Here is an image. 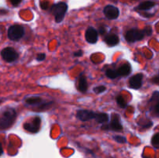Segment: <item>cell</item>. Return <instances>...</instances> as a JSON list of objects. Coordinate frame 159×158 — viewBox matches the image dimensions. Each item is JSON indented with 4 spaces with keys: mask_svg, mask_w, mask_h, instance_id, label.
<instances>
[{
    "mask_svg": "<svg viewBox=\"0 0 159 158\" xmlns=\"http://www.w3.org/2000/svg\"><path fill=\"white\" fill-rule=\"evenodd\" d=\"M109 158H113V157H109Z\"/></svg>",
    "mask_w": 159,
    "mask_h": 158,
    "instance_id": "1f68e13d",
    "label": "cell"
},
{
    "mask_svg": "<svg viewBox=\"0 0 159 158\" xmlns=\"http://www.w3.org/2000/svg\"><path fill=\"white\" fill-rule=\"evenodd\" d=\"M3 153V150H2V144L0 143V156H1L2 154Z\"/></svg>",
    "mask_w": 159,
    "mask_h": 158,
    "instance_id": "f546056e",
    "label": "cell"
},
{
    "mask_svg": "<svg viewBox=\"0 0 159 158\" xmlns=\"http://www.w3.org/2000/svg\"><path fill=\"white\" fill-rule=\"evenodd\" d=\"M85 40L89 43H96L98 40V33L93 27H89L85 32Z\"/></svg>",
    "mask_w": 159,
    "mask_h": 158,
    "instance_id": "8fae6325",
    "label": "cell"
},
{
    "mask_svg": "<svg viewBox=\"0 0 159 158\" xmlns=\"http://www.w3.org/2000/svg\"><path fill=\"white\" fill-rule=\"evenodd\" d=\"M116 102H117L118 105L122 108H126V106H127V102H126L125 99L121 95H118L116 97Z\"/></svg>",
    "mask_w": 159,
    "mask_h": 158,
    "instance_id": "d6986e66",
    "label": "cell"
},
{
    "mask_svg": "<svg viewBox=\"0 0 159 158\" xmlns=\"http://www.w3.org/2000/svg\"><path fill=\"white\" fill-rule=\"evenodd\" d=\"M113 139L118 143H124L127 142V139H126L125 137L120 136H113Z\"/></svg>",
    "mask_w": 159,
    "mask_h": 158,
    "instance_id": "603a6c76",
    "label": "cell"
},
{
    "mask_svg": "<svg viewBox=\"0 0 159 158\" xmlns=\"http://www.w3.org/2000/svg\"><path fill=\"white\" fill-rule=\"evenodd\" d=\"M99 33H100V34H104L106 33V29L104 27H100L99 28Z\"/></svg>",
    "mask_w": 159,
    "mask_h": 158,
    "instance_id": "f1b7e54d",
    "label": "cell"
},
{
    "mask_svg": "<svg viewBox=\"0 0 159 158\" xmlns=\"http://www.w3.org/2000/svg\"><path fill=\"white\" fill-rule=\"evenodd\" d=\"M25 102L28 105H38V104L41 103L42 99L40 97H38V96H33V97H30L26 99Z\"/></svg>",
    "mask_w": 159,
    "mask_h": 158,
    "instance_id": "e0dca14e",
    "label": "cell"
},
{
    "mask_svg": "<svg viewBox=\"0 0 159 158\" xmlns=\"http://www.w3.org/2000/svg\"><path fill=\"white\" fill-rule=\"evenodd\" d=\"M153 103L154 104H153V107H152V108H153L154 112H155V113L156 116H159V99L158 101H156V102H153Z\"/></svg>",
    "mask_w": 159,
    "mask_h": 158,
    "instance_id": "7402d4cb",
    "label": "cell"
},
{
    "mask_svg": "<svg viewBox=\"0 0 159 158\" xmlns=\"http://www.w3.org/2000/svg\"><path fill=\"white\" fill-rule=\"evenodd\" d=\"M144 30H140L138 29H131L126 33L125 38L129 43H134L135 41L141 40L144 39Z\"/></svg>",
    "mask_w": 159,
    "mask_h": 158,
    "instance_id": "5b68a950",
    "label": "cell"
},
{
    "mask_svg": "<svg viewBox=\"0 0 159 158\" xmlns=\"http://www.w3.org/2000/svg\"><path fill=\"white\" fill-rule=\"evenodd\" d=\"M103 12L106 17L109 20H115L120 15L119 9L115 7V6H111V5H108V6H106L103 9Z\"/></svg>",
    "mask_w": 159,
    "mask_h": 158,
    "instance_id": "ba28073f",
    "label": "cell"
},
{
    "mask_svg": "<svg viewBox=\"0 0 159 158\" xmlns=\"http://www.w3.org/2000/svg\"><path fill=\"white\" fill-rule=\"evenodd\" d=\"M152 143L155 147L159 148V133L154 135L152 139Z\"/></svg>",
    "mask_w": 159,
    "mask_h": 158,
    "instance_id": "ffe728a7",
    "label": "cell"
},
{
    "mask_svg": "<svg viewBox=\"0 0 159 158\" xmlns=\"http://www.w3.org/2000/svg\"><path fill=\"white\" fill-rule=\"evenodd\" d=\"M102 129L113 130V131H121L123 126L120 123V119L119 115L113 114L112 116L111 122L110 123H104L102 126Z\"/></svg>",
    "mask_w": 159,
    "mask_h": 158,
    "instance_id": "3957f363",
    "label": "cell"
},
{
    "mask_svg": "<svg viewBox=\"0 0 159 158\" xmlns=\"http://www.w3.org/2000/svg\"><path fill=\"white\" fill-rule=\"evenodd\" d=\"M119 37L115 33H109L107 34L105 37V42L107 43V44L108 45V46H116V44L119 43Z\"/></svg>",
    "mask_w": 159,
    "mask_h": 158,
    "instance_id": "7c38bea8",
    "label": "cell"
},
{
    "mask_svg": "<svg viewBox=\"0 0 159 158\" xmlns=\"http://www.w3.org/2000/svg\"><path fill=\"white\" fill-rule=\"evenodd\" d=\"M16 117L15 109L6 108L0 111V129H6L13 124Z\"/></svg>",
    "mask_w": 159,
    "mask_h": 158,
    "instance_id": "6da1fadb",
    "label": "cell"
},
{
    "mask_svg": "<svg viewBox=\"0 0 159 158\" xmlns=\"http://www.w3.org/2000/svg\"><path fill=\"white\" fill-rule=\"evenodd\" d=\"M40 122H41V119H40V117L37 116L31 122H26L23 125V128L26 131L30 132V133H37V132L39 131V129H40Z\"/></svg>",
    "mask_w": 159,
    "mask_h": 158,
    "instance_id": "52a82bcc",
    "label": "cell"
},
{
    "mask_svg": "<svg viewBox=\"0 0 159 158\" xmlns=\"http://www.w3.org/2000/svg\"><path fill=\"white\" fill-rule=\"evenodd\" d=\"M155 6V3L152 1H145L144 2H141L139 6H138V9L139 10H148L152 9V7Z\"/></svg>",
    "mask_w": 159,
    "mask_h": 158,
    "instance_id": "2e32d148",
    "label": "cell"
},
{
    "mask_svg": "<svg viewBox=\"0 0 159 158\" xmlns=\"http://www.w3.org/2000/svg\"><path fill=\"white\" fill-rule=\"evenodd\" d=\"M95 120L97 122H99V123H107L109 121V116L107 113H96V117H95Z\"/></svg>",
    "mask_w": 159,
    "mask_h": 158,
    "instance_id": "9a60e30c",
    "label": "cell"
},
{
    "mask_svg": "<svg viewBox=\"0 0 159 158\" xmlns=\"http://www.w3.org/2000/svg\"><path fill=\"white\" fill-rule=\"evenodd\" d=\"M21 1L22 0H10L11 3H12V6H18V5L21 2Z\"/></svg>",
    "mask_w": 159,
    "mask_h": 158,
    "instance_id": "484cf974",
    "label": "cell"
},
{
    "mask_svg": "<svg viewBox=\"0 0 159 158\" xmlns=\"http://www.w3.org/2000/svg\"><path fill=\"white\" fill-rule=\"evenodd\" d=\"M152 82L155 84H157V85H159V75H157L155 76V77H154L153 78H152Z\"/></svg>",
    "mask_w": 159,
    "mask_h": 158,
    "instance_id": "4316f807",
    "label": "cell"
},
{
    "mask_svg": "<svg viewBox=\"0 0 159 158\" xmlns=\"http://www.w3.org/2000/svg\"><path fill=\"white\" fill-rule=\"evenodd\" d=\"M67 10H68V5L65 2H59L53 5L51 9V12L54 15L55 21L57 23H60L64 20Z\"/></svg>",
    "mask_w": 159,
    "mask_h": 158,
    "instance_id": "7a4b0ae2",
    "label": "cell"
},
{
    "mask_svg": "<svg viewBox=\"0 0 159 158\" xmlns=\"http://www.w3.org/2000/svg\"><path fill=\"white\" fill-rule=\"evenodd\" d=\"M45 58H46V55H45V54H43V53H40V54H39L37 56V60H39V61H42V60H44Z\"/></svg>",
    "mask_w": 159,
    "mask_h": 158,
    "instance_id": "d4e9b609",
    "label": "cell"
},
{
    "mask_svg": "<svg viewBox=\"0 0 159 158\" xmlns=\"http://www.w3.org/2000/svg\"><path fill=\"white\" fill-rule=\"evenodd\" d=\"M117 72L119 76H127L131 72V67L129 64H124L118 68Z\"/></svg>",
    "mask_w": 159,
    "mask_h": 158,
    "instance_id": "5bb4252c",
    "label": "cell"
},
{
    "mask_svg": "<svg viewBox=\"0 0 159 158\" xmlns=\"http://www.w3.org/2000/svg\"><path fill=\"white\" fill-rule=\"evenodd\" d=\"M143 81V74H138L134 75L133 77H130L129 81V87L133 89H138L142 85Z\"/></svg>",
    "mask_w": 159,
    "mask_h": 158,
    "instance_id": "30bf717a",
    "label": "cell"
},
{
    "mask_svg": "<svg viewBox=\"0 0 159 158\" xmlns=\"http://www.w3.org/2000/svg\"><path fill=\"white\" fill-rule=\"evenodd\" d=\"M82 54H83V52H82V50L76 51V52L74 53V56H75V57H80V56H82Z\"/></svg>",
    "mask_w": 159,
    "mask_h": 158,
    "instance_id": "83f0119b",
    "label": "cell"
},
{
    "mask_svg": "<svg viewBox=\"0 0 159 158\" xmlns=\"http://www.w3.org/2000/svg\"><path fill=\"white\" fill-rule=\"evenodd\" d=\"M106 89H107V88H106L105 86L100 85V86H97L96 87V88H93V91H94L95 93H96V94H99V93L103 92Z\"/></svg>",
    "mask_w": 159,
    "mask_h": 158,
    "instance_id": "44dd1931",
    "label": "cell"
},
{
    "mask_svg": "<svg viewBox=\"0 0 159 158\" xmlns=\"http://www.w3.org/2000/svg\"><path fill=\"white\" fill-rule=\"evenodd\" d=\"M78 89L81 92H85L88 89V83H87L86 77L84 75L79 76V79H78Z\"/></svg>",
    "mask_w": 159,
    "mask_h": 158,
    "instance_id": "4fadbf2b",
    "label": "cell"
},
{
    "mask_svg": "<svg viewBox=\"0 0 159 158\" xmlns=\"http://www.w3.org/2000/svg\"><path fill=\"white\" fill-rule=\"evenodd\" d=\"M2 57L6 62L15 61L19 57V54L12 47H6L2 50Z\"/></svg>",
    "mask_w": 159,
    "mask_h": 158,
    "instance_id": "8992f818",
    "label": "cell"
},
{
    "mask_svg": "<svg viewBox=\"0 0 159 158\" xmlns=\"http://www.w3.org/2000/svg\"><path fill=\"white\" fill-rule=\"evenodd\" d=\"M1 102H2V101H1V100H0V103H1Z\"/></svg>",
    "mask_w": 159,
    "mask_h": 158,
    "instance_id": "4dcf8cb0",
    "label": "cell"
},
{
    "mask_svg": "<svg viewBox=\"0 0 159 158\" xmlns=\"http://www.w3.org/2000/svg\"><path fill=\"white\" fill-rule=\"evenodd\" d=\"M106 75L110 79H115L117 77H119V74H118L117 70L115 71V70L113 69H108L106 71Z\"/></svg>",
    "mask_w": 159,
    "mask_h": 158,
    "instance_id": "ac0fdd59",
    "label": "cell"
},
{
    "mask_svg": "<svg viewBox=\"0 0 159 158\" xmlns=\"http://www.w3.org/2000/svg\"><path fill=\"white\" fill-rule=\"evenodd\" d=\"M96 112L93 111H89V110H85V109H82L79 110L77 112V118L79 119H80L81 121H89L91 120V119H94L96 117Z\"/></svg>",
    "mask_w": 159,
    "mask_h": 158,
    "instance_id": "9c48e42d",
    "label": "cell"
},
{
    "mask_svg": "<svg viewBox=\"0 0 159 158\" xmlns=\"http://www.w3.org/2000/svg\"><path fill=\"white\" fill-rule=\"evenodd\" d=\"M24 35V29L20 25H13L8 30V37L11 40H19Z\"/></svg>",
    "mask_w": 159,
    "mask_h": 158,
    "instance_id": "277c9868",
    "label": "cell"
},
{
    "mask_svg": "<svg viewBox=\"0 0 159 158\" xmlns=\"http://www.w3.org/2000/svg\"><path fill=\"white\" fill-rule=\"evenodd\" d=\"M144 32V34L146 36H151L152 33V29L151 26H147V27L144 28V29H143Z\"/></svg>",
    "mask_w": 159,
    "mask_h": 158,
    "instance_id": "cb8c5ba5",
    "label": "cell"
}]
</instances>
